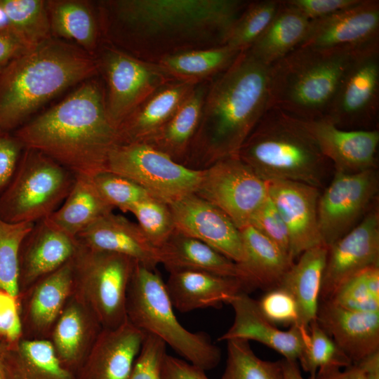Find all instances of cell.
<instances>
[{
  "mask_svg": "<svg viewBox=\"0 0 379 379\" xmlns=\"http://www.w3.org/2000/svg\"><path fill=\"white\" fill-rule=\"evenodd\" d=\"M248 2L104 0L97 4L103 42L157 63L177 53L225 45Z\"/></svg>",
  "mask_w": 379,
  "mask_h": 379,
  "instance_id": "obj_1",
  "label": "cell"
},
{
  "mask_svg": "<svg viewBox=\"0 0 379 379\" xmlns=\"http://www.w3.org/2000/svg\"><path fill=\"white\" fill-rule=\"evenodd\" d=\"M98 76L77 85L13 133L25 147L41 152L75 175L93 177L107 171L111 152L121 142L108 117L104 86Z\"/></svg>",
  "mask_w": 379,
  "mask_h": 379,
  "instance_id": "obj_2",
  "label": "cell"
},
{
  "mask_svg": "<svg viewBox=\"0 0 379 379\" xmlns=\"http://www.w3.org/2000/svg\"><path fill=\"white\" fill-rule=\"evenodd\" d=\"M271 65L250 51L209 82L185 166L204 170L239 151L270 107Z\"/></svg>",
  "mask_w": 379,
  "mask_h": 379,
  "instance_id": "obj_3",
  "label": "cell"
},
{
  "mask_svg": "<svg viewBox=\"0 0 379 379\" xmlns=\"http://www.w3.org/2000/svg\"><path fill=\"white\" fill-rule=\"evenodd\" d=\"M94 57L53 37L0 72V131L14 132L41 107L69 87L98 76Z\"/></svg>",
  "mask_w": 379,
  "mask_h": 379,
  "instance_id": "obj_4",
  "label": "cell"
},
{
  "mask_svg": "<svg viewBox=\"0 0 379 379\" xmlns=\"http://www.w3.org/2000/svg\"><path fill=\"white\" fill-rule=\"evenodd\" d=\"M238 157L265 181L291 180L319 189L326 187L333 169L305 121L274 106L245 140Z\"/></svg>",
  "mask_w": 379,
  "mask_h": 379,
  "instance_id": "obj_5",
  "label": "cell"
},
{
  "mask_svg": "<svg viewBox=\"0 0 379 379\" xmlns=\"http://www.w3.org/2000/svg\"><path fill=\"white\" fill-rule=\"evenodd\" d=\"M360 51L298 46L271 65L270 107L305 121L324 118L347 67Z\"/></svg>",
  "mask_w": 379,
  "mask_h": 379,
  "instance_id": "obj_6",
  "label": "cell"
},
{
  "mask_svg": "<svg viewBox=\"0 0 379 379\" xmlns=\"http://www.w3.org/2000/svg\"><path fill=\"white\" fill-rule=\"evenodd\" d=\"M165 281L156 269L135 262L129 284L126 312L128 320L160 338L187 362L209 371L221 359L220 348L204 332H192L178 321Z\"/></svg>",
  "mask_w": 379,
  "mask_h": 379,
  "instance_id": "obj_7",
  "label": "cell"
},
{
  "mask_svg": "<svg viewBox=\"0 0 379 379\" xmlns=\"http://www.w3.org/2000/svg\"><path fill=\"white\" fill-rule=\"evenodd\" d=\"M76 175L41 152L25 147L16 172L0 196V218L36 222L59 208L72 188Z\"/></svg>",
  "mask_w": 379,
  "mask_h": 379,
  "instance_id": "obj_8",
  "label": "cell"
},
{
  "mask_svg": "<svg viewBox=\"0 0 379 379\" xmlns=\"http://www.w3.org/2000/svg\"><path fill=\"white\" fill-rule=\"evenodd\" d=\"M135 262L128 257L79 243L72 258L75 297L102 328H116L128 319L127 294Z\"/></svg>",
  "mask_w": 379,
  "mask_h": 379,
  "instance_id": "obj_9",
  "label": "cell"
},
{
  "mask_svg": "<svg viewBox=\"0 0 379 379\" xmlns=\"http://www.w3.org/2000/svg\"><path fill=\"white\" fill-rule=\"evenodd\" d=\"M105 89L109 118L119 128L142 102L175 79L161 65L102 42L94 56Z\"/></svg>",
  "mask_w": 379,
  "mask_h": 379,
  "instance_id": "obj_10",
  "label": "cell"
},
{
  "mask_svg": "<svg viewBox=\"0 0 379 379\" xmlns=\"http://www.w3.org/2000/svg\"><path fill=\"white\" fill-rule=\"evenodd\" d=\"M107 171L128 178L170 203L195 193L204 170L187 167L149 144H121L110 153Z\"/></svg>",
  "mask_w": 379,
  "mask_h": 379,
  "instance_id": "obj_11",
  "label": "cell"
},
{
  "mask_svg": "<svg viewBox=\"0 0 379 379\" xmlns=\"http://www.w3.org/2000/svg\"><path fill=\"white\" fill-rule=\"evenodd\" d=\"M377 168L356 173L334 172L319 195L317 220L324 245L328 246L358 225L378 202Z\"/></svg>",
  "mask_w": 379,
  "mask_h": 379,
  "instance_id": "obj_12",
  "label": "cell"
},
{
  "mask_svg": "<svg viewBox=\"0 0 379 379\" xmlns=\"http://www.w3.org/2000/svg\"><path fill=\"white\" fill-rule=\"evenodd\" d=\"M379 43L356 53L347 67L327 115L345 130H378Z\"/></svg>",
  "mask_w": 379,
  "mask_h": 379,
  "instance_id": "obj_13",
  "label": "cell"
},
{
  "mask_svg": "<svg viewBox=\"0 0 379 379\" xmlns=\"http://www.w3.org/2000/svg\"><path fill=\"white\" fill-rule=\"evenodd\" d=\"M194 194L221 209L239 230L250 224L268 197L267 182L238 156L204 169Z\"/></svg>",
  "mask_w": 379,
  "mask_h": 379,
  "instance_id": "obj_14",
  "label": "cell"
},
{
  "mask_svg": "<svg viewBox=\"0 0 379 379\" xmlns=\"http://www.w3.org/2000/svg\"><path fill=\"white\" fill-rule=\"evenodd\" d=\"M373 265H379L378 202L352 230L327 247L320 302L328 300L345 281Z\"/></svg>",
  "mask_w": 379,
  "mask_h": 379,
  "instance_id": "obj_15",
  "label": "cell"
},
{
  "mask_svg": "<svg viewBox=\"0 0 379 379\" xmlns=\"http://www.w3.org/2000/svg\"><path fill=\"white\" fill-rule=\"evenodd\" d=\"M175 229L239 263L244 258L240 230L218 207L194 193L168 203Z\"/></svg>",
  "mask_w": 379,
  "mask_h": 379,
  "instance_id": "obj_16",
  "label": "cell"
},
{
  "mask_svg": "<svg viewBox=\"0 0 379 379\" xmlns=\"http://www.w3.org/2000/svg\"><path fill=\"white\" fill-rule=\"evenodd\" d=\"M379 43V1L358 4L328 17L310 21L299 46L360 51Z\"/></svg>",
  "mask_w": 379,
  "mask_h": 379,
  "instance_id": "obj_17",
  "label": "cell"
},
{
  "mask_svg": "<svg viewBox=\"0 0 379 379\" xmlns=\"http://www.w3.org/2000/svg\"><path fill=\"white\" fill-rule=\"evenodd\" d=\"M266 182L268 197L288 229L293 260L309 248L324 245L317 220L320 189L291 180Z\"/></svg>",
  "mask_w": 379,
  "mask_h": 379,
  "instance_id": "obj_18",
  "label": "cell"
},
{
  "mask_svg": "<svg viewBox=\"0 0 379 379\" xmlns=\"http://www.w3.org/2000/svg\"><path fill=\"white\" fill-rule=\"evenodd\" d=\"M304 121L334 172L356 173L377 168L378 130H345L326 118Z\"/></svg>",
  "mask_w": 379,
  "mask_h": 379,
  "instance_id": "obj_19",
  "label": "cell"
},
{
  "mask_svg": "<svg viewBox=\"0 0 379 379\" xmlns=\"http://www.w3.org/2000/svg\"><path fill=\"white\" fill-rule=\"evenodd\" d=\"M145 336L128 319L116 328H102L78 372L77 379H128Z\"/></svg>",
  "mask_w": 379,
  "mask_h": 379,
  "instance_id": "obj_20",
  "label": "cell"
},
{
  "mask_svg": "<svg viewBox=\"0 0 379 379\" xmlns=\"http://www.w3.org/2000/svg\"><path fill=\"white\" fill-rule=\"evenodd\" d=\"M234 321L230 328L218 339L254 340L274 350L284 359L298 361L305 347L307 333L295 326L287 331L279 329L261 313L257 300L242 291L230 302Z\"/></svg>",
  "mask_w": 379,
  "mask_h": 379,
  "instance_id": "obj_21",
  "label": "cell"
},
{
  "mask_svg": "<svg viewBox=\"0 0 379 379\" xmlns=\"http://www.w3.org/2000/svg\"><path fill=\"white\" fill-rule=\"evenodd\" d=\"M79 243L46 218L34 222L25 237L19 255V286L36 283L71 260Z\"/></svg>",
  "mask_w": 379,
  "mask_h": 379,
  "instance_id": "obj_22",
  "label": "cell"
},
{
  "mask_svg": "<svg viewBox=\"0 0 379 379\" xmlns=\"http://www.w3.org/2000/svg\"><path fill=\"white\" fill-rule=\"evenodd\" d=\"M76 239L89 248L120 254L152 269L161 264L159 249L138 225L113 212L98 218Z\"/></svg>",
  "mask_w": 379,
  "mask_h": 379,
  "instance_id": "obj_23",
  "label": "cell"
},
{
  "mask_svg": "<svg viewBox=\"0 0 379 379\" xmlns=\"http://www.w3.org/2000/svg\"><path fill=\"white\" fill-rule=\"evenodd\" d=\"M316 320L352 364L379 350V312L352 311L321 301Z\"/></svg>",
  "mask_w": 379,
  "mask_h": 379,
  "instance_id": "obj_24",
  "label": "cell"
},
{
  "mask_svg": "<svg viewBox=\"0 0 379 379\" xmlns=\"http://www.w3.org/2000/svg\"><path fill=\"white\" fill-rule=\"evenodd\" d=\"M165 284L173 307L183 313L220 308L225 303L230 304L239 293L246 292L239 279L199 270L169 272Z\"/></svg>",
  "mask_w": 379,
  "mask_h": 379,
  "instance_id": "obj_25",
  "label": "cell"
},
{
  "mask_svg": "<svg viewBox=\"0 0 379 379\" xmlns=\"http://www.w3.org/2000/svg\"><path fill=\"white\" fill-rule=\"evenodd\" d=\"M197 83L174 79L154 91L119 125L121 144L150 140L171 118Z\"/></svg>",
  "mask_w": 379,
  "mask_h": 379,
  "instance_id": "obj_26",
  "label": "cell"
},
{
  "mask_svg": "<svg viewBox=\"0 0 379 379\" xmlns=\"http://www.w3.org/2000/svg\"><path fill=\"white\" fill-rule=\"evenodd\" d=\"M51 36L94 57L102 43L97 1L48 0Z\"/></svg>",
  "mask_w": 379,
  "mask_h": 379,
  "instance_id": "obj_27",
  "label": "cell"
},
{
  "mask_svg": "<svg viewBox=\"0 0 379 379\" xmlns=\"http://www.w3.org/2000/svg\"><path fill=\"white\" fill-rule=\"evenodd\" d=\"M240 232L244 258L237 265L246 291L277 286L293 264V259L252 225L244 227Z\"/></svg>",
  "mask_w": 379,
  "mask_h": 379,
  "instance_id": "obj_28",
  "label": "cell"
},
{
  "mask_svg": "<svg viewBox=\"0 0 379 379\" xmlns=\"http://www.w3.org/2000/svg\"><path fill=\"white\" fill-rule=\"evenodd\" d=\"M101 326L93 313L76 297L57 319L52 344L61 364L77 375Z\"/></svg>",
  "mask_w": 379,
  "mask_h": 379,
  "instance_id": "obj_29",
  "label": "cell"
},
{
  "mask_svg": "<svg viewBox=\"0 0 379 379\" xmlns=\"http://www.w3.org/2000/svg\"><path fill=\"white\" fill-rule=\"evenodd\" d=\"M326 254L327 246L324 245L305 251L278 284L296 301L299 310L297 327L305 333L317 317Z\"/></svg>",
  "mask_w": 379,
  "mask_h": 379,
  "instance_id": "obj_30",
  "label": "cell"
},
{
  "mask_svg": "<svg viewBox=\"0 0 379 379\" xmlns=\"http://www.w3.org/2000/svg\"><path fill=\"white\" fill-rule=\"evenodd\" d=\"M0 350L8 379H77L61 364L49 340L0 342Z\"/></svg>",
  "mask_w": 379,
  "mask_h": 379,
  "instance_id": "obj_31",
  "label": "cell"
},
{
  "mask_svg": "<svg viewBox=\"0 0 379 379\" xmlns=\"http://www.w3.org/2000/svg\"><path fill=\"white\" fill-rule=\"evenodd\" d=\"M159 249L161 264L168 272L199 270L241 281L237 263L206 243L176 229Z\"/></svg>",
  "mask_w": 379,
  "mask_h": 379,
  "instance_id": "obj_32",
  "label": "cell"
},
{
  "mask_svg": "<svg viewBox=\"0 0 379 379\" xmlns=\"http://www.w3.org/2000/svg\"><path fill=\"white\" fill-rule=\"evenodd\" d=\"M208 85L207 81L197 83L163 128L144 143L185 166L199 128Z\"/></svg>",
  "mask_w": 379,
  "mask_h": 379,
  "instance_id": "obj_33",
  "label": "cell"
},
{
  "mask_svg": "<svg viewBox=\"0 0 379 379\" xmlns=\"http://www.w3.org/2000/svg\"><path fill=\"white\" fill-rule=\"evenodd\" d=\"M310 24L301 12L281 0L272 21L248 50L258 60L272 65L302 44Z\"/></svg>",
  "mask_w": 379,
  "mask_h": 379,
  "instance_id": "obj_34",
  "label": "cell"
},
{
  "mask_svg": "<svg viewBox=\"0 0 379 379\" xmlns=\"http://www.w3.org/2000/svg\"><path fill=\"white\" fill-rule=\"evenodd\" d=\"M113 208L102 198L92 177L76 175L62 205L47 218L56 227L75 237Z\"/></svg>",
  "mask_w": 379,
  "mask_h": 379,
  "instance_id": "obj_35",
  "label": "cell"
},
{
  "mask_svg": "<svg viewBox=\"0 0 379 379\" xmlns=\"http://www.w3.org/2000/svg\"><path fill=\"white\" fill-rule=\"evenodd\" d=\"M74 291L72 259L36 282L27 305V317L37 331L48 330L55 323Z\"/></svg>",
  "mask_w": 379,
  "mask_h": 379,
  "instance_id": "obj_36",
  "label": "cell"
},
{
  "mask_svg": "<svg viewBox=\"0 0 379 379\" xmlns=\"http://www.w3.org/2000/svg\"><path fill=\"white\" fill-rule=\"evenodd\" d=\"M241 52L223 45L177 53L157 63L175 79L201 82L224 71Z\"/></svg>",
  "mask_w": 379,
  "mask_h": 379,
  "instance_id": "obj_37",
  "label": "cell"
},
{
  "mask_svg": "<svg viewBox=\"0 0 379 379\" xmlns=\"http://www.w3.org/2000/svg\"><path fill=\"white\" fill-rule=\"evenodd\" d=\"M226 342V366L220 379H284L282 360L261 359L248 340L232 339Z\"/></svg>",
  "mask_w": 379,
  "mask_h": 379,
  "instance_id": "obj_38",
  "label": "cell"
},
{
  "mask_svg": "<svg viewBox=\"0 0 379 379\" xmlns=\"http://www.w3.org/2000/svg\"><path fill=\"white\" fill-rule=\"evenodd\" d=\"M10 29L35 46L52 37L45 0H1Z\"/></svg>",
  "mask_w": 379,
  "mask_h": 379,
  "instance_id": "obj_39",
  "label": "cell"
},
{
  "mask_svg": "<svg viewBox=\"0 0 379 379\" xmlns=\"http://www.w3.org/2000/svg\"><path fill=\"white\" fill-rule=\"evenodd\" d=\"M327 301L352 311L379 312V265L366 267L348 279Z\"/></svg>",
  "mask_w": 379,
  "mask_h": 379,
  "instance_id": "obj_40",
  "label": "cell"
},
{
  "mask_svg": "<svg viewBox=\"0 0 379 379\" xmlns=\"http://www.w3.org/2000/svg\"><path fill=\"white\" fill-rule=\"evenodd\" d=\"M34 222H8L0 218V290L18 298L19 255Z\"/></svg>",
  "mask_w": 379,
  "mask_h": 379,
  "instance_id": "obj_41",
  "label": "cell"
},
{
  "mask_svg": "<svg viewBox=\"0 0 379 379\" xmlns=\"http://www.w3.org/2000/svg\"><path fill=\"white\" fill-rule=\"evenodd\" d=\"M281 0L248 2L237 20L225 45L239 51L249 49L270 25Z\"/></svg>",
  "mask_w": 379,
  "mask_h": 379,
  "instance_id": "obj_42",
  "label": "cell"
},
{
  "mask_svg": "<svg viewBox=\"0 0 379 379\" xmlns=\"http://www.w3.org/2000/svg\"><path fill=\"white\" fill-rule=\"evenodd\" d=\"M300 367L310 376L324 368H346L352 364L350 358L319 325L312 321L308 328L305 347L298 361Z\"/></svg>",
  "mask_w": 379,
  "mask_h": 379,
  "instance_id": "obj_43",
  "label": "cell"
},
{
  "mask_svg": "<svg viewBox=\"0 0 379 379\" xmlns=\"http://www.w3.org/2000/svg\"><path fill=\"white\" fill-rule=\"evenodd\" d=\"M149 241L159 248L175 230L168 204L151 196L130 211Z\"/></svg>",
  "mask_w": 379,
  "mask_h": 379,
  "instance_id": "obj_44",
  "label": "cell"
},
{
  "mask_svg": "<svg viewBox=\"0 0 379 379\" xmlns=\"http://www.w3.org/2000/svg\"><path fill=\"white\" fill-rule=\"evenodd\" d=\"M92 179L106 202L124 212H130L135 204L152 196L132 180L109 171H102Z\"/></svg>",
  "mask_w": 379,
  "mask_h": 379,
  "instance_id": "obj_45",
  "label": "cell"
},
{
  "mask_svg": "<svg viewBox=\"0 0 379 379\" xmlns=\"http://www.w3.org/2000/svg\"><path fill=\"white\" fill-rule=\"evenodd\" d=\"M257 304L264 317L277 326H298V305L292 295L284 288L277 286L266 291Z\"/></svg>",
  "mask_w": 379,
  "mask_h": 379,
  "instance_id": "obj_46",
  "label": "cell"
},
{
  "mask_svg": "<svg viewBox=\"0 0 379 379\" xmlns=\"http://www.w3.org/2000/svg\"><path fill=\"white\" fill-rule=\"evenodd\" d=\"M166 345L158 337L145 333L140 352L128 379H163Z\"/></svg>",
  "mask_w": 379,
  "mask_h": 379,
  "instance_id": "obj_47",
  "label": "cell"
},
{
  "mask_svg": "<svg viewBox=\"0 0 379 379\" xmlns=\"http://www.w3.org/2000/svg\"><path fill=\"white\" fill-rule=\"evenodd\" d=\"M249 225L260 232L292 258L288 229L269 197L255 212Z\"/></svg>",
  "mask_w": 379,
  "mask_h": 379,
  "instance_id": "obj_48",
  "label": "cell"
},
{
  "mask_svg": "<svg viewBox=\"0 0 379 379\" xmlns=\"http://www.w3.org/2000/svg\"><path fill=\"white\" fill-rule=\"evenodd\" d=\"M25 149L13 132L0 131V196L11 183Z\"/></svg>",
  "mask_w": 379,
  "mask_h": 379,
  "instance_id": "obj_49",
  "label": "cell"
},
{
  "mask_svg": "<svg viewBox=\"0 0 379 379\" xmlns=\"http://www.w3.org/2000/svg\"><path fill=\"white\" fill-rule=\"evenodd\" d=\"M21 335L18 298L0 290V342L14 343L20 339Z\"/></svg>",
  "mask_w": 379,
  "mask_h": 379,
  "instance_id": "obj_50",
  "label": "cell"
},
{
  "mask_svg": "<svg viewBox=\"0 0 379 379\" xmlns=\"http://www.w3.org/2000/svg\"><path fill=\"white\" fill-rule=\"evenodd\" d=\"M361 0H284L310 21L322 19L348 8Z\"/></svg>",
  "mask_w": 379,
  "mask_h": 379,
  "instance_id": "obj_51",
  "label": "cell"
},
{
  "mask_svg": "<svg viewBox=\"0 0 379 379\" xmlns=\"http://www.w3.org/2000/svg\"><path fill=\"white\" fill-rule=\"evenodd\" d=\"M34 46L10 28L0 30V72Z\"/></svg>",
  "mask_w": 379,
  "mask_h": 379,
  "instance_id": "obj_52",
  "label": "cell"
},
{
  "mask_svg": "<svg viewBox=\"0 0 379 379\" xmlns=\"http://www.w3.org/2000/svg\"><path fill=\"white\" fill-rule=\"evenodd\" d=\"M203 369L181 359L166 354L162 369L163 379H209Z\"/></svg>",
  "mask_w": 379,
  "mask_h": 379,
  "instance_id": "obj_53",
  "label": "cell"
},
{
  "mask_svg": "<svg viewBox=\"0 0 379 379\" xmlns=\"http://www.w3.org/2000/svg\"><path fill=\"white\" fill-rule=\"evenodd\" d=\"M314 379H366L361 369L354 364L340 368L328 367L317 371Z\"/></svg>",
  "mask_w": 379,
  "mask_h": 379,
  "instance_id": "obj_54",
  "label": "cell"
},
{
  "mask_svg": "<svg viewBox=\"0 0 379 379\" xmlns=\"http://www.w3.org/2000/svg\"><path fill=\"white\" fill-rule=\"evenodd\" d=\"M354 364L361 369L366 379H379V350Z\"/></svg>",
  "mask_w": 379,
  "mask_h": 379,
  "instance_id": "obj_55",
  "label": "cell"
},
{
  "mask_svg": "<svg viewBox=\"0 0 379 379\" xmlns=\"http://www.w3.org/2000/svg\"><path fill=\"white\" fill-rule=\"evenodd\" d=\"M281 360L284 379H314V377H303L298 361L284 359Z\"/></svg>",
  "mask_w": 379,
  "mask_h": 379,
  "instance_id": "obj_56",
  "label": "cell"
},
{
  "mask_svg": "<svg viewBox=\"0 0 379 379\" xmlns=\"http://www.w3.org/2000/svg\"><path fill=\"white\" fill-rule=\"evenodd\" d=\"M6 28H10L9 20L0 0V30Z\"/></svg>",
  "mask_w": 379,
  "mask_h": 379,
  "instance_id": "obj_57",
  "label": "cell"
},
{
  "mask_svg": "<svg viewBox=\"0 0 379 379\" xmlns=\"http://www.w3.org/2000/svg\"><path fill=\"white\" fill-rule=\"evenodd\" d=\"M0 379H8L6 370H5L1 350H0Z\"/></svg>",
  "mask_w": 379,
  "mask_h": 379,
  "instance_id": "obj_58",
  "label": "cell"
}]
</instances>
